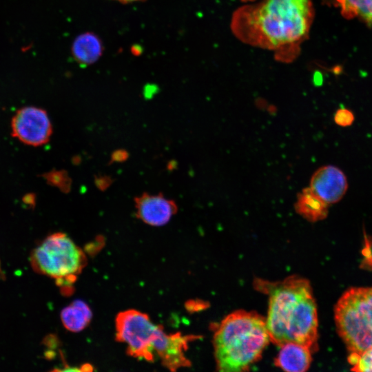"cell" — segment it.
I'll list each match as a JSON object with an SVG mask.
<instances>
[{
    "label": "cell",
    "instance_id": "cell-1",
    "mask_svg": "<svg viewBox=\"0 0 372 372\" xmlns=\"http://www.w3.org/2000/svg\"><path fill=\"white\" fill-rule=\"evenodd\" d=\"M313 18L311 0H261L238 8L231 28L242 42L273 50L287 61L297 55Z\"/></svg>",
    "mask_w": 372,
    "mask_h": 372
},
{
    "label": "cell",
    "instance_id": "cell-2",
    "mask_svg": "<svg viewBox=\"0 0 372 372\" xmlns=\"http://www.w3.org/2000/svg\"><path fill=\"white\" fill-rule=\"evenodd\" d=\"M260 285L269 296L265 319L269 340L279 347L299 343L314 353L318 349V320L308 280L291 276L273 284Z\"/></svg>",
    "mask_w": 372,
    "mask_h": 372
},
{
    "label": "cell",
    "instance_id": "cell-3",
    "mask_svg": "<svg viewBox=\"0 0 372 372\" xmlns=\"http://www.w3.org/2000/svg\"><path fill=\"white\" fill-rule=\"evenodd\" d=\"M269 341L265 319L253 311H236L214 329L216 368L223 372L244 371L261 357Z\"/></svg>",
    "mask_w": 372,
    "mask_h": 372
},
{
    "label": "cell",
    "instance_id": "cell-4",
    "mask_svg": "<svg viewBox=\"0 0 372 372\" xmlns=\"http://www.w3.org/2000/svg\"><path fill=\"white\" fill-rule=\"evenodd\" d=\"M335 320L350 353L372 348V287L346 291L336 304Z\"/></svg>",
    "mask_w": 372,
    "mask_h": 372
},
{
    "label": "cell",
    "instance_id": "cell-5",
    "mask_svg": "<svg viewBox=\"0 0 372 372\" xmlns=\"http://www.w3.org/2000/svg\"><path fill=\"white\" fill-rule=\"evenodd\" d=\"M87 262L83 250L63 233L48 236L31 256V263L37 272L54 279L65 289L76 280Z\"/></svg>",
    "mask_w": 372,
    "mask_h": 372
},
{
    "label": "cell",
    "instance_id": "cell-6",
    "mask_svg": "<svg viewBox=\"0 0 372 372\" xmlns=\"http://www.w3.org/2000/svg\"><path fill=\"white\" fill-rule=\"evenodd\" d=\"M116 340L127 345V353L134 358L153 362L154 340L163 328L154 324L145 313L127 309L118 313L115 320Z\"/></svg>",
    "mask_w": 372,
    "mask_h": 372
},
{
    "label": "cell",
    "instance_id": "cell-7",
    "mask_svg": "<svg viewBox=\"0 0 372 372\" xmlns=\"http://www.w3.org/2000/svg\"><path fill=\"white\" fill-rule=\"evenodd\" d=\"M11 127L14 136L33 146L46 143L52 132L47 113L34 107H26L18 110L12 119Z\"/></svg>",
    "mask_w": 372,
    "mask_h": 372
},
{
    "label": "cell",
    "instance_id": "cell-8",
    "mask_svg": "<svg viewBox=\"0 0 372 372\" xmlns=\"http://www.w3.org/2000/svg\"><path fill=\"white\" fill-rule=\"evenodd\" d=\"M198 338V335H183L180 332L168 334L163 330L154 342V351L163 366L171 371H176L191 365L185 353L189 343Z\"/></svg>",
    "mask_w": 372,
    "mask_h": 372
},
{
    "label": "cell",
    "instance_id": "cell-9",
    "mask_svg": "<svg viewBox=\"0 0 372 372\" xmlns=\"http://www.w3.org/2000/svg\"><path fill=\"white\" fill-rule=\"evenodd\" d=\"M309 187L328 205L342 199L348 184L345 175L338 167L324 165L319 167L311 177Z\"/></svg>",
    "mask_w": 372,
    "mask_h": 372
},
{
    "label": "cell",
    "instance_id": "cell-10",
    "mask_svg": "<svg viewBox=\"0 0 372 372\" xmlns=\"http://www.w3.org/2000/svg\"><path fill=\"white\" fill-rule=\"evenodd\" d=\"M136 214L143 223L155 227L167 224L177 212L176 203L162 194L144 193L134 200Z\"/></svg>",
    "mask_w": 372,
    "mask_h": 372
},
{
    "label": "cell",
    "instance_id": "cell-11",
    "mask_svg": "<svg viewBox=\"0 0 372 372\" xmlns=\"http://www.w3.org/2000/svg\"><path fill=\"white\" fill-rule=\"evenodd\" d=\"M313 352L307 347L296 342H287L280 346L274 363L285 371H306L312 362Z\"/></svg>",
    "mask_w": 372,
    "mask_h": 372
},
{
    "label": "cell",
    "instance_id": "cell-12",
    "mask_svg": "<svg viewBox=\"0 0 372 372\" xmlns=\"http://www.w3.org/2000/svg\"><path fill=\"white\" fill-rule=\"evenodd\" d=\"M329 205L321 199L309 187L298 192L294 203L297 214L309 222H317L324 219L328 214Z\"/></svg>",
    "mask_w": 372,
    "mask_h": 372
},
{
    "label": "cell",
    "instance_id": "cell-13",
    "mask_svg": "<svg viewBox=\"0 0 372 372\" xmlns=\"http://www.w3.org/2000/svg\"><path fill=\"white\" fill-rule=\"evenodd\" d=\"M103 52L100 38L92 32L79 35L72 45V54L76 61L82 66H87L96 62Z\"/></svg>",
    "mask_w": 372,
    "mask_h": 372
},
{
    "label": "cell",
    "instance_id": "cell-14",
    "mask_svg": "<svg viewBox=\"0 0 372 372\" xmlns=\"http://www.w3.org/2000/svg\"><path fill=\"white\" fill-rule=\"evenodd\" d=\"M338 8L346 19H358L372 28V0H322Z\"/></svg>",
    "mask_w": 372,
    "mask_h": 372
},
{
    "label": "cell",
    "instance_id": "cell-15",
    "mask_svg": "<svg viewBox=\"0 0 372 372\" xmlns=\"http://www.w3.org/2000/svg\"><path fill=\"white\" fill-rule=\"evenodd\" d=\"M92 313L83 301L76 300L65 307L61 313L63 324L68 330L79 332L86 328L91 321Z\"/></svg>",
    "mask_w": 372,
    "mask_h": 372
},
{
    "label": "cell",
    "instance_id": "cell-16",
    "mask_svg": "<svg viewBox=\"0 0 372 372\" xmlns=\"http://www.w3.org/2000/svg\"><path fill=\"white\" fill-rule=\"evenodd\" d=\"M348 360L353 371H372V348L360 353H350Z\"/></svg>",
    "mask_w": 372,
    "mask_h": 372
},
{
    "label": "cell",
    "instance_id": "cell-17",
    "mask_svg": "<svg viewBox=\"0 0 372 372\" xmlns=\"http://www.w3.org/2000/svg\"><path fill=\"white\" fill-rule=\"evenodd\" d=\"M335 123L342 127L351 125L354 121V116L351 111L346 108L338 109L334 114Z\"/></svg>",
    "mask_w": 372,
    "mask_h": 372
},
{
    "label": "cell",
    "instance_id": "cell-18",
    "mask_svg": "<svg viewBox=\"0 0 372 372\" xmlns=\"http://www.w3.org/2000/svg\"><path fill=\"white\" fill-rule=\"evenodd\" d=\"M127 153L125 151H116L112 156L114 161H123L127 158Z\"/></svg>",
    "mask_w": 372,
    "mask_h": 372
},
{
    "label": "cell",
    "instance_id": "cell-19",
    "mask_svg": "<svg viewBox=\"0 0 372 372\" xmlns=\"http://www.w3.org/2000/svg\"><path fill=\"white\" fill-rule=\"evenodd\" d=\"M114 1H117L122 3H133V2H136V1H142L144 0H114Z\"/></svg>",
    "mask_w": 372,
    "mask_h": 372
},
{
    "label": "cell",
    "instance_id": "cell-20",
    "mask_svg": "<svg viewBox=\"0 0 372 372\" xmlns=\"http://www.w3.org/2000/svg\"><path fill=\"white\" fill-rule=\"evenodd\" d=\"M241 1H245V2H251V1H256V0H241Z\"/></svg>",
    "mask_w": 372,
    "mask_h": 372
}]
</instances>
